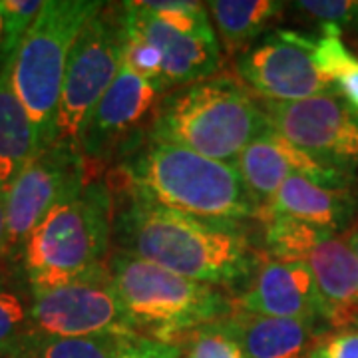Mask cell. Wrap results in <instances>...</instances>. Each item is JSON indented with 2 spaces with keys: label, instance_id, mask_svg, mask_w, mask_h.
I'll return each instance as SVG.
<instances>
[{
  "label": "cell",
  "instance_id": "1",
  "mask_svg": "<svg viewBox=\"0 0 358 358\" xmlns=\"http://www.w3.org/2000/svg\"><path fill=\"white\" fill-rule=\"evenodd\" d=\"M112 235L120 253L219 289L235 287L253 275L261 253L241 223L192 217L128 187H112Z\"/></svg>",
  "mask_w": 358,
  "mask_h": 358
},
{
  "label": "cell",
  "instance_id": "2",
  "mask_svg": "<svg viewBox=\"0 0 358 358\" xmlns=\"http://www.w3.org/2000/svg\"><path fill=\"white\" fill-rule=\"evenodd\" d=\"M117 181L112 187H128L179 213L211 221L241 223L259 219V207L251 199L237 167L215 162L178 145L141 141L120 157Z\"/></svg>",
  "mask_w": 358,
  "mask_h": 358
},
{
  "label": "cell",
  "instance_id": "3",
  "mask_svg": "<svg viewBox=\"0 0 358 358\" xmlns=\"http://www.w3.org/2000/svg\"><path fill=\"white\" fill-rule=\"evenodd\" d=\"M268 128L261 102L229 76H213L169 90L159 100L148 138L235 164Z\"/></svg>",
  "mask_w": 358,
  "mask_h": 358
},
{
  "label": "cell",
  "instance_id": "4",
  "mask_svg": "<svg viewBox=\"0 0 358 358\" xmlns=\"http://www.w3.org/2000/svg\"><path fill=\"white\" fill-rule=\"evenodd\" d=\"M114 192L90 179L82 192L48 211L14 259L32 291L50 289L103 265L114 229Z\"/></svg>",
  "mask_w": 358,
  "mask_h": 358
},
{
  "label": "cell",
  "instance_id": "5",
  "mask_svg": "<svg viewBox=\"0 0 358 358\" xmlns=\"http://www.w3.org/2000/svg\"><path fill=\"white\" fill-rule=\"evenodd\" d=\"M115 291L134 331L164 343L231 315L233 305L219 287L192 281L128 253L110 261Z\"/></svg>",
  "mask_w": 358,
  "mask_h": 358
},
{
  "label": "cell",
  "instance_id": "6",
  "mask_svg": "<svg viewBox=\"0 0 358 358\" xmlns=\"http://www.w3.org/2000/svg\"><path fill=\"white\" fill-rule=\"evenodd\" d=\"M103 4L98 0H44L18 48L13 88L32 122L38 152L54 143L56 114L74 42Z\"/></svg>",
  "mask_w": 358,
  "mask_h": 358
},
{
  "label": "cell",
  "instance_id": "7",
  "mask_svg": "<svg viewBox=\"0 0 358 358\" xmlns=\"http://www.w3.org/2000/svg\"><path fill=\"white\" fill-rule=\"evenodd\" d=\"M128 30L122 4H103L78 34L66 66L54 143L80 150L86 120L120 72Z\"/></svg>",
  "mask_w": 358,
  "mask_h": 358
},
{
  "label": "cell",
  "instance_id": "8",
  "mask_svg": "<svg viewBox=\"0 0 358 358\" xmlns=\"http://www.w3.org/2000/svg\"><path fill=\"white\" fill-rule=\"evenodd\" d=\"M92 179L84 155L78 148L52 143L32 155L20 176L4 192L6 201V261H14L26 237L48 211L74 197Z\"/></svg>",
  "mask_w": 358,
  "mask_h": 358
},
{
  "label": "cell",
  "instance_id": "9",
  "mask_svg": "<svg viewBox=\"0 0 358 358\" xmlns=\"http://www.w3.org/2000/svg\"><path fill=\"white\" fill-rule=\"evenodd\" d=\"M34 293V331L40 336H90L129 331L136 333L115 291L108 265Z\"/></svg>",
  "mask_w": 358,
  "mask_h": 358
},
{
  "label": "cell",
  "instance_id": "10",
  "mask_svg": "<svg viewBox=\"0 0 358 358\" xmlns=\"http://www.w3.org/2000/svg\"><path fill=\"white\" fill-rule=\"evenodd\" d=\"M167 90L136 76L122 62L120 72L86 120L80 136V154L86 166H103L124 157L148 138L155 108Z\"/></svg>",
  "mask_w": 358,
  "mask_h": 358
},
{
  "label": "cell",
  "instance_id": "11",
  "mask_svg": "<svg viewBox=\"0 0 358 358\" xmlns=\"http://www.w3.org/2000/svg\"><path fill=\"white\" fill-rule=\"evenodd\" d=\"M315 36L273 30L237 56V72L261 102H301L334 92L313 58Z\"/></svg>",
  "mask_w": 358,
  "mask_h": 358
},
{
  "label": "cell",
  "instance_id": "12",
  "mask_svg": "<svg viewBox=\"0 0 358 358\" xmlns=\"http://www.w3.org/2000/svg\"><path fill=\"white\" fill-rule=\"evenodd\" d=\"M268 128L329 167L346 169L358 162V112L336 94L301 102H261Z\"/></svg>",
  "mask_w": 358,
  "mask_h": 358
},
{
  "label": "cell",
  "instance_id": "13",
  "mask_svg": "<svg viewBox=\"0 0 358 358\" xmlns=\"http://www.w3.org/2000/svg\"><path fill=\"white\" fill-rule=\"evenodd\" d=\"M233 166L237 167L247 192L259 209L267 207L275 197V193L279 192L282 181L294 173L333 187L352 185L350 173L346 169H336L320 164L271 128L265 129L261 136H257L241 152Z\"/></svg>",
  "mask_w": 358,
  "mask_h": 358
},
{
  "label": "cell",
  "instance_id": "14",
  "mask_svg": "<svg viewBox=\"0 0 358 358\" xmlns=\"http://www.w3.org/2000/svg\"><path fill=\"white\" fill-rule=\"evenodd\" d=\"M122 13L129 30L138 32L162 52L167 90L209 80L219 72L223 58L217 36L201 38L179 34L148 13L140 2H122Z\"/></svg>",
  "mask_w": 358,
  "mask_h": 358
},
{
  "label": "cell",
  "instance_id": "15",
  "mask_svg": "<svg viewBox=\"0 0 358 358\" xmlns=\"http://www.w3.org/2000/svg\"><path fill=\"white\" fill-rule=\"evenodd\" d=\"M253 273L237 307L265 317L319 322L317 287L307 263H287L261 253Z\"/></svg>",
  "mask_w": 358,
  "mask_h": 358
},
{
  "label": "cell",
  "instance_id": "16",
  "mask_svg": "<svg viewBox=\"0 0 358 358\" xmlns=\"http://www.w3.org/2000/svg\"><path fill=\"white\" fill-rule=\"evenodd\" d=\"M305 263L317 287L319 322L327 331L358 329V259L345 235L322 237Z\"/></svg>",
  "mask_w": 358,
  "mask_h": 358
},
{
  "label": "cell",
  "instance_id": "17",
  "mask_svg": "<svg viewBox=\"0 0 358 358\" xmlns=\"http://www.w3.org/2000/svg\"><path fill=\"white\" fill-rule=\"evenodd\" d=\"M221 324L241 348L245 358H307L315 345L319 322L265 317L235 307Z\"/></svg>",
  "mask_w": 358,
  "mask_h": 358
},
{
  "label": "cell",
  "instance_id": "18",
  "mask_svg": "<svg viewBox=\"0 0 358 358\" xmlns=\"http://www.w3.org/2000/svg\"><path fill=\"white\" fill-rule=\"evenodd\" d=\"M357 195L350 187H333L294 173L282 181L279 192L267 207L261 209V213L285 215L334 233L346 227L357 211Z\"/></svg>",
  "mask_w": 358,
  "mask_h": 358
},
{
  "label": "cell",
  "instance_id": "19",
  "mask_svg": "<svg viewBox=\"0 0 358 358\" xmlns=\"http://www.w3.org/2000/svg\"><path fill=\"white\" fill-rule=\"evenodd\" d=\"M13 66L0 68V193L38 152L32 122L13 88Z\"/></svg>",
  "mask_w": 358,
  "mask_h": 358
},
{
  "label": "cell",
  "instance_id": "20",
  "mask_svg": "<svg viewBox=\"0 0 358 358\" xmlns=\"http://www.w3.org/2000/svg\"><path fill=\"white\" fill-rule=\"evenodd\" d=\"M34 293L16 261L0 265V358H18L36 338Z\"/></svg>",
  "mask_w": 358,
  "mask_h": 358
},
{
  "label": "cell",
  "instance_id": "21",
  "mask_svg": "<svg viewBox=\"0 0 358 358\" xmlns=\"http://www.w3.org/2000/svg\"><path fill=\"white\" fill-rule=\"evenodd\" d=\"M285 8L281 0H213L207 10L213 16L221 42L229 54H241L261 36Z\"/></svg>",
  "mask_w": 358,
  "mask_h": 358
},
{
  "label": "cell",
  "instance_id": "22",
  "mask_svg": "<svg viewBox=\"0 0 358 358\" xmlns=\"http://www.w3.org/2000/svg\"><path fill=\"white\" fill-rule=\"evenodd\" d=\"M320 36H315L313 58L322 78L331 88L358 112V56L348 50L343 42L338 26L322 24Z\"/></svg>",
  "mask_w": 358,
  "mask_h": 358
},
{
  "label": "cell",
  "instance_id": "23",
  "mask_svg": "<svg viewBox=\"0 0 358 358\" xmlns=\"http://www.w3.org/2000/svg\"><path fill=\"white\" fill-rule=\"evenodd\" d=\"M138 336L140 334L129 331H110L68 338L36 334V338L26 346L18 358H120Z\"/></svg>",
  "mask_w": 358,
  "mask_h": 358
},
{
  "label": "cell",
  "instance_id": "24",
  "mask_svg": "<svg viewBox=\"0 0 358 358\" xmlns=\"http://www.w3.org/2000/svg\"><path fill=\"white\" fill-rule=\"evenodd\" d=\"M263 221V237H265V251L268 257L287 261V263H305L313 247L322 237L334 235L327 231L317 229L303 221L275 215V213H261Z\"/></svg>",
  "mask_w": 358,
  "mask_h": 358
},
{
  "label": "cell",
  "instance_id": "25",
  "mask_svg": "<svg viewBox=\"0 0 358 358\" xmlns=\"http://www.w3.org/2000/svg\"><path fill=\"white\" fill-rule=\"evenodd\" d=\"M141 6L162 20L164 24L173 28L179 34L201 36L211 38L215 36V30L207 16V4L203 2H189V0H145L140 2Z\"/></svg>",
  "mask_w": 358,
  "mask_h": 358
},
{
  "label": "cell",
  "instance_id": "26",
  "mask_svg": "<svg viewBox=\"0 0 358 358\" xmlns=\"http://www.w3.org/2000/svg\"><path fill=\"white\" fill-rule=\"evenodd\" d=\"M44 0H0L2 36H0V68L14 64L18 48L32 28Z\"/></svg>",
  "mask_w": 358,
  "mask_h": 358
},
{
  "label": "cell",
  "instance_id": "27",
  "mask_svg": "<svg viewBox=\"0 0 358 358\" xmlns=\"http://www.w3.org/2000/svg\"><path fill=\"white\" fill-rule=\"evenodd\" d=\"M181 358H245L221 320L203 324L179 341Z\"/></svg>",
  "mask_w": 358,
  "mask_h": 358
},
{
  "label": "cell",
  "instance_id": "28",
  "mask_svg": "<svg viewBox=\"0 0 358 358\" xmlns=\"http://www.w3.org/2000/svg\"><path fill=\"white\" fill-rule=\"evenodd\" d=\"M126 30H128V42H126V50H124V64L128 66L136 76L143 78L148 82H154V84H159V86L166 88V84H164V56H162V52L157 50L152 42H148L143 36H140L138 32L129 30L128 24H126Z\"/></svg>",
  "mask_w": 358,
  "mask_h": 358
},
{
  "label": "cell",
  "instance_id": "29",
  "mask_svg": "<svg viewBox=\"0 0 358 358\" xmlns=\"http://www.w3.org/2000/svg\"><path fill=\"white\" fill-rule=\"evenodd\" d=\"M301 13L313 16L322 24L343 28L358 22V0H301L294 2Z\"/></svg>",
  "mask_w": 358,
  "mask_h": 358
},
{
  "label": "cell",
  "instance_id": "30",
  "mask_svg": "<svg viewBox=\"0 0 358 358\" xmlns=\"http://www.w3.org/2000/svg\"><path fill=\"white\" fill-rule=\"evenodd\" d=\"M307 358H358V329L320 333Z\"/></svg>",
  "mask_w": 358,
  "mask_h": 358
},
{
  "label": "cell",
  "instance_id": "31",
  "mask_svg": "<svg viewBox=\"0 0 358 358\" xmlns=\"http://www.w3.org/2000/svg\"><path fill=\"white\" fill-rule=\"evenodd\" d=\"M120 358H181V345L140 334Z\"/></svg>",
  "mask_w": 358,
  "mask_h": 358
},
{
  "label": "cell",
  "instance_id": "32",
  "mask_svg": "<svg viewBox=\"0 0 358 358\" xmlns=\"http://www.w3.org/2000/svg\"><path fill=\"white\" fill-rule=\"evenodd\" d=\"M8 247V233H6V201L4 193H0V259H6Z\"/></svg>",
  "mask_w": 358,
  "mask_h": 358
},
{
  "label": "cell",
  "instance_id": "33",
  "mask_svg": "<svg viewBox=\"0 0 358 358\" xmlns=\"http://www.w3.org/2000/svg\"><path fill=\"white\" fill-rule=\"evenodd\" d=\"M346 237V241H348V245L352 247V251H355V255H357L358 259V223L350 229V233H346L345 235Z\"/></svg>",
  "mask_w": 358,
  "mask_h": 358
},
{
  "label": "cell",
  "instance_id": "34",
  "mask_svg": "<svg viewBox=\"0 0 358 358\" xmlns=\"http://www.w3.org/2000/svg\"><path fill=\"white\" fill-rule=\"evenodd\" d=\"M0 36H2V16H0Z\"/></svg>",
  "mask_w": 358,
  "mask_h": 358
}]
</instances>
